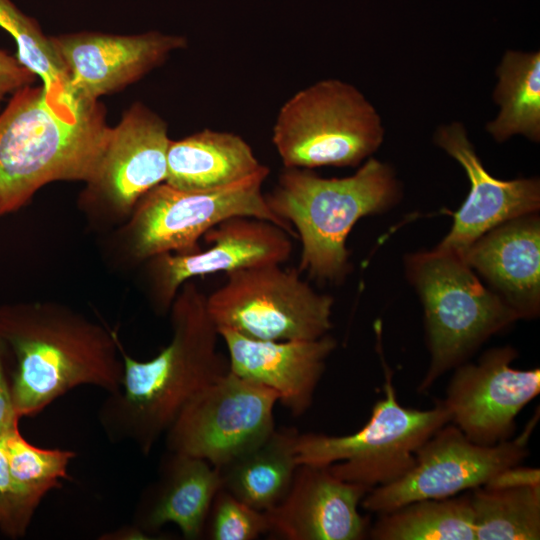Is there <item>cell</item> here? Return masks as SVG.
<instances>
[{"mask_svg": "<svg viewBox=\"0 0 540 540\" xmlns=\"http://www.w3.org/2000/svg\"><path fill=\"white\" fill-rule=\"evenodd\" d=\"M170 308L172 337L154 358H132L116 335L123 378L119 391L109 394L99 412L110 440L130 441L144 455L202 389L230 371L228 357L218 349L220 335L206 295L185 282Z\"/></svg>", "mask_w": 540, "mask_h": 540, "instance_id": "6da1fadb", "label": "cell"}, {"mask_svg": "<svg viewBox=\"0 0 540 540\" xmlns=\"http://www.w3.org/2000/svg\"><path fill=\"white\" fill-rule=\"evenodd\" d=\"M0 339L14 361L9 373L17 416L34 417L82 385L119 391L123 361L109 332L52 303L0 306Z\"/></svg>", "mask_w": 540, "mask_h": 540, "instance_id": "7a4b0ae2", "label": "cell"}, {"mask_svg": "<svg viewBox=\"0 0 540 540\" xmlns=\"http://www.w3.org/2000/svg\"><path fill=\"white\" fill-rule=\"evenodd\" d=\"M109 132L97 101L62 108L49 102L43 86L15 92L0 114V217L47 183L92 185Z\"/></svg>", "mask_w": 540, "mask_h": 540, "instance_id": "3957f363", "label": "cell"}, {"mask_svg": "<svg viewBox=\"0 0 540 540\" xmlns=\"http://www.w3.org/2000/svg\"><path fill=\"white\" fill-rule=\"evenodd\" d=\"M400 193L392 167L370 157L342 178L284 167L265 199L272 213L299 236L298 270L319 282L339 283L351 270L346 240L353 226L392 207Z\"/></svg>", "mask_w": 540, "mask_h": 540, "instance_id": "277c9868", "label": "cell"}, {"mask_svg": "<svg viewBox=\"0 0 540 540\" xmlns=\"http://www.w3.org/2000/svg\"><path fill=\"white\" fill-rule=\"evenodd\" d=\"M405 264L424 308L430 364L419 385L423 392L519 318L459 253L435 248L408 255Z\"/></svg>", "mask_w": 540, "mask_h": 540, "instance_id": "5b68a950", "label": "cell"}, {"mask_svg": "<svg viewBox=\"0 0 540 540\" xmlns=\"http://www.w3.org/2000/svg\"><path fill=\"white\" fill-rule=\"evenodd\" d=\"M385 129L379 113L351 83L329 78L293 94L272 127L285 168L355 167L381 146Z\"/></svg>", "mask_w": 540, "mask_h": 540, "instance_id": "8992f818", "label": "cell"}, {"mask_svg": "<svg viewBox=\"0 0 540 540\" xmlns=\"http://www.w3.org/2000/svg\"><path fill=\"white\" fill-rule=\"evenodd\" d=\"M385 377V396L374 404L369 420L358 431L344 436L299 433L298 465L328 466L339 479L370 490L412 469L417 449L450 423V415L442 401L427 410L402 406L387 368Z\"/></svg>", "mask_w": 540, "mask_h": 540, "instance_id": "52a82bcc", "label": "cell"}, {"mask_svg": "<svg viewBox=\"0 0 540 540\" xmlns=\"http://www.w3.org/2000/svg\"><path fill=\"white\" fill-rule=\"evenodd\" d=\"M218 329L257 340H312L332 327L333 298L315 291L298 268L282 264L242 268L206 295Z\"/></svg>", "mask_w": 540, "mask_h": 540, "instance_id": "ba28073f", "label": "cell"}, {"mask_svg": "<svg viewBox=\"0 0 540 540\" xmlns=\"http://www.w3.org/2000/svg\"><path fill=\"white\" fill-rule=\"evenodd\" d=\"M269 173L262 165L252 175L210 191L188 192L166 183L155 186L136 204L129 230L132 253L150 259L163 253L199 252L203 235L234 216L269 220L293 236V228L266 203L262 187Z\"/></svg>", "mask_w": 540, "mask_h": 540, "instance_id": "9c48e42d", "label": "cell"}, {"mask_svg": "<svg viewBox=\"0 0 540 540\" xmlns=\"http://www.w3.org/2000/svg\"><path fill=\"white\" fill-rule=\"evenodd\" d=\"M535 415L514 439L495 445L469 440L454 424H445L415 453L412 469L396 481L372 488L361 501L371 513L383 514L413 501L455 496L485 485L528 456Z\"/></svg>", "mask_w": 540, "mask_h": 540, "instance_id": "30bf717a", "label": "cell"}, {"mask_svg": "<svg viewBox=\"0 0 540 540\" xmlns=\"http://www.w3.org/2000/svg\"><path fill=\"white\" fill-rule=\"evenodd\" d=\"M277 402L272 390L229 371L183 408L165 433L167 449L221 468L272 433Z\"/></svg>", "mask_w": 540, "mask_h": 540, "instance_id": "8fae6325", "label": "cell"}, {"mask_svg": "<svg viewBox=\"0 0 540 540\" xmlns=\"http://www.w3.org/2000/svg\"><path fill=\"white\" fill-rule=\"evenodd\" d=\"M517 351H486L477 363L460 364L442 400L453 422L472 442L495 445L510 439L520 411L540 393V369L511 366Z\"/></svg>", "mask_w": 540, "mask_h": 540, "instance_id": "7c38bea8", "label": "cell"}, {"mask_svg": "<svg viewBox=\"0 0 540 540\" xmlns=\"http://www.w3.org/2000/svg\"><path fill=\"white\" fill-rule=\"evenodd\" d=\"M292 236L266 219L234 216L209 229L202 238L210 244L193 254L163 253L150 258V278L156 304L171 307L189 279L242 268L283 264L292 253Z\"/></svg>", "mask_w": 540, "mask_h": 540, "instance_id": "4fadbf2b", "label": "cell"}, {"mask_svg": "<svg viewBox=\"0 0 540 540\" xmlns=\"http://www.w3.org/2000/svg\"><path fill=\"white\" fill-rule=\"evenodd\" d=\"M72 96L93 102L130 84L187 46L183 36L150 31L137 35L81 32L50 37Z\"/></svg>", "mask_w": 540, "mask_h": 540, "instance_id": "5bb4252c", "label": "cell"}, {"mask_svg": "<svg viewBox=\"0 0 540 540\" xmlns=\"http://www.w3.org/2000/svg\"><path fill=\"white\" fill-rule=\"evenodd\" d=\"M433 140L463 167L470 182V191L454 214L450 232L436 249L462 255L489 230L539 210V179L493 177L482 164L463 123L454 121L440 125Z\"/></svg>", "mask_w": 540, "mask_h": 540, "instance_id": "9a60e30c", "label": "cell"}, {"mask_svg": "<svg viewBox=\"0 0 540 540\" xmlns=\"http://www.w3.org/2000/svg\"><path fill=\"white\" fill-rule=\"evenodd\" d=\"M369 488L336 477L328 466L298 465L283 499L265 511L269 533L285 540H360L367 518L358 507Z\"/></svg>", "mask_w": 540, "mask_h": 540, "instance_id": "2e32d148", "label": "cell"}, {"mask_svg": "<svg viewBox=\"0 0 540 540\" xmlns=\"http://www.w3.org/2000/svg\"><path fill=\"white\" fill-rule=\"evenodd\" d=\"M227 351L230 371L272 390L292 415L311 406L326 360L337 346L326 334L312 340H257L229 329H218Z\"/></svg>", "mask_w": 540, "mask_h": 540, "instance_id": "e0dca14e", "label": "cell"}, {"mask_svg": "<svg viewBox=\"0 0 540 540\" xmlns=\"http://www.w3.org/2000/svg\"><path fill=\"white\" fill-rule=\"evenodd\" d=\"M170 142L165 121L135 104L110 128L92 186L117 209L130 211L149 190L165 182Z\"/></svg>", "mask_w": 540, "mask_h": 540, "instance_id": "ac0fdd59", "label": "cell"}, {"mask_svg": "<svg viewBox=\"0 0 540 540\" xmlns=\"http://www.w3.org/2000/svg\"><path fill=\"white\" fill-rule=\"evenodd\" d=\"M519 319L540 310V221L536 213L486 232L462 254Z\"/></svg>", "mask_w": 540, "mask_h": 540, "instance_id": "d6986e66", "label": "cell"}, {"mask_svg": "<svg viewBox=\"0 0 540 540\" xmlns=\"http://www.w3.org/2000/svg\"><path fill=\"white\" fill-rule=\"evenodd\" d=\"M221 488L216 467L200 458L169 452L157 480L140 499L134 525L149 535L173 523L185 539H200Z\"/></svg>", "mask_w": 540, "mask_h": 540, "instance_id": "ffe728a7", "label": "cell"}, {"mask_svg": "<svg viewBox=\"0 0 540 540\" xmlns=\"http://www.w3.org/2000/svg\"><path fill=\"white\" fill-rule=\"evenodd\" d=\"M262 165L240 135L203 129L171 140L164 183L188 192L210 191L240 181Z\"/></svg>", "mask_w": 540, "mask_h": 540, "instance_id": "44dd1931", "label": "cell"}, {"mask_svg": "<svg viewBox=\"0 0 540 540\" xmlns=\"http://www.w3.org/2000/svg\"><path fill=\"white\" fill-rule=\"evenodd\" d=\"M299 432L292 427L275 428L254 448L221 468L222 488L260 511H268L286 495L298 463Z\"/></svg>", "mask_w": 540, "mask_h": 540, "instance_id": "7402d4cb", "label": "cell"}, {"mask_svg": "<svg viewBox=\"0 0 540 540\" xmlns=\"http://www.w3.org/2000/svg\"><path fill=\"white\" fill-rule=\"evenodd\" d=\"M493 100L497 116L486 124L496 142L521 135L540 141V52L506 51L496 68Z\"/></svg>", "mask_w": 540, "mask_h": 540, "instance_id": "603a6c76", "label": "cell"}, {"mask_svg": "<svg viewBox=\"0 0 540 540\" xmlns=\"http://www.w3.org/2000/svg\"><path fill=\"white\" fill-rule=\"evenodd\" d=\"M374 540H476L469 495L422 499L379 514Z\"/></svg>", "mask_w": 540, "mask_h": 540, "instance_id": "cb8c5ba5", "label": "cell"}, {"mask_svg": "<svg viewBox=\"0 0 540 540\" xmlns=\"http://www.w3.org/2000/svg\"><path fill=\"white\" fill-rule=\"evenodd\" d=\"M469 498L476 540L540 539V483L483 485Z\"/></svg>", "mask_w": 540, "mask_h": 540, "instance_id": "d4e9b609", "label": "cell"}, {"mask_svg": "<svg viewBox=\"0 0 540 540\" xmlns=\"http://www.w3.org/2000/svg\"><path fill=\"white\" fill-rule=\"evenodd\" d=\"M0 27L15 40L19 62L41 78L49 102L62 108L77 107L80 101L71 94L65 67L37 21L11 0H0Z\"/></svg>", "mask_w": 540, "mask_h": 540, "instance_id": "484cf974", "label": "cell"}, {"mask_svg": "<svg viewBox=\"0 0 540 540\" xmlns=\"http://www.w3.org/2000/svg\"><path fill=\"white\" fill-rule=\"evenodd\" d=\"M10 474L14 481L39 503L46 494L62 486L75 453L46 449L31 444L19 430V423L3 434Z\"/></svg>", "mask_w": 540, "mask_h": 540, "instance_id": "4316f807", "label": "cell"}, {"mask_svg": "<svg viewBox=\"0 0 540 540\" xmlns=\"http://www.w3.org/2000/svg\"><path fill=\"white\" fill-rule=\"evenodd\" d=\"M269 528L266 512L221 488L212 502L203 536L211 540H254L268 534Z\"/></svg>", "mask_w": 540, "mask_h": 540, "instance_id": "83f0119b", "label": "cell"}, {"mask_svg": "<svg viewBox=\"0 0 540 540\" xmlns=\"http://www.w3.org/2000/svg\"><path fill=\"white\" fill-rule=\"evenodd\" d=\"M39 502L28 495L12 478L6 458L3 435L0 437V530L12 539L25 536Z\"/></svg>", "mask_w": 540, "mask_h": 540, "instance_id": "f1b7e54d", "label": "cell"}, {"mask_svg": "<svg viewBox=\"0 0 540 540\" xmlns=\"http://www.w3.org/2000/svg\"><path fill=\"white\" fill-rule=\"evenodd\" d=\"M35 75L16 56L0 49V103L11 93L31 85Z\"/></svg>", "mask_w": 540, "mask_h": 540, "instance_id": "f546056e", "label": "cell"}, {"mask_svg": "<svg viewBox=\"0 0 540 540\" xmlns=\"http://www.w3.org/2000/svg\"><path fill=\"white\" fill-rule=\"evenodd\" d=\"M7 349L0 339V437L12 426L19 423L10 390L9 375L7 372Z\"/></svg>", "mask_w": 540, "mask_h": 540, "instance_id": "4dcf8cb0", "label": "cell"}]
</instances>
